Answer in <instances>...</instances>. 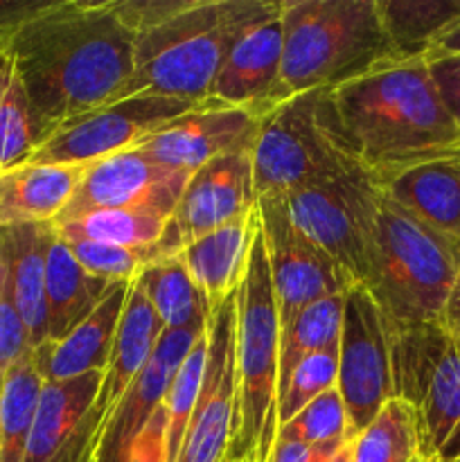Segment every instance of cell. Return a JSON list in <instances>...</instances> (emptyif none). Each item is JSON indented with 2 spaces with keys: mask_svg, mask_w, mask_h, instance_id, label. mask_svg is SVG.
Listing matches in <instances>:
<instances>
[{
  "mask_svg": "<svg viewBox=\"0 0 460 462\" xmlns=\"http://www.w3.org/2000/svg\"><path fill=\"white\" fill-rule=\"evenodd\" d=\"M374 5L400 61L427 59L437 39L460 21V0H374Z\"/></svg>",
  "mask_w": 460,
  "mask_h": 462,
  "instance_id": "27",
  "label": "cell"
},
{
  "mask_svg": "<svg viewBox=\"0 0 460 462\" xmlns=\"http://www.w3.org/2000/svg\"><path fill=\"white\" fill-rule=\"evenodd\" d=\"M133 41L111 0H52L14 30L3 54L27 95L39 147L113 102L133 72Z\"/></svg>",
  "mask_w": 460,
  "mask_h": 462,
  "instance_id": "1",
  "label": "cell"
},
{
  "mask_svg": "<svg viewBox=\"0 0 460 462\" xmlns=\"http://www.w3.org/2000/svg\"><path fill=\"white\" fill-rule=\"evenodd\" d=\"M431 75L436 79L437 90L449 108L451 117L460 129V54H449V57H433L427 59Z\"/></svg>",
  "mask_w": 460,
  "mask_h": 462,
  "instance_id": "40",
  "label": "cell"
},
{
  "mask_svg": "<svg viewBox=\"0 0 460 462\" xmlns=\"http://www.w3.org/2000/svg\"><path fill=\"white\" fill-rule=\"evenodd\" d=\"M373 183L431 228L460 239V147L374 171Z\"/></svg>",
  "mask_w": 460,
  "mask_h": 462,
  "instance_id": "19",
  "label": "cell"
},
{
  "mask_svg": "<svg viewBox=\"0 0 460 462\" xmlns=\"http://www.w3.org/2000/svg\"><path fill=\"white\" fill-rule=\"evenodd\" d=\"M350 462H440L427 449L419 413L392 397L377 418L352 438Z\"/></svg>",
  "mask_w": 460,
  "mask_h": 462,
  "instance_id": "29",
  "label": "cell"
},
{
  "mask_svg": "<svg viewBox=\"0 0 460 462\" xmlns=\"http://www.w3.org/2000/svg\"><path fill=\"white\" fill-rule=\"evenodd\" d=\"M336 386L345 404L352 436L363 431L395 397L391 329L363 284L352 287L343 302Z\"/></svg>",
  "mask_w": 460,
  "mask_h": 462,
  "instance_id": "9",
  "label": "cell"
},
{
  "mask_svg": "<svg viewBox=\"0 0 460 462\" xmlns=\"http://www.w3.org/2000/svg\"><path fill=\"white\" fill-rule=\"evenodd\" d=\"M104 373L43 382L23 462H90L97 442L95 415Z\"/></svg>",
  "mask_w": 460,
  "mask_h": 462,
  "instance_id": "15",
  "label": "cell"
},
{
  "mask_svg": "<svg viewBox=\"0 0 460 462\" xmlns=\"http://www.w3.org/2000/svg\"><path fill=\"white\" fill-rule=\"evenodd\" d=\"M350 458H352V440L345 442V445L341 447V451L334 456L332 462H350Z\"/></svg>",
  "mask_w": 460,
  "mask_h": 462,
  "instance_id": "44",
  "label": "cell"
},
{
  "mask_svg": "<svg viewBox=\"0 0 460 462\" xmlns=\"http://www.w3.org/2000/svg\"><path fill=\"white\" fill-rule=\"evenodd\" d=\"M255 230L257 206L251 215L185 244L180 251V262L206 298L210 314L237 291L246 271Z\"/></svg>",
  "mask_w": 460,
  "mask_h": 462,
  "instance_id": "22",
  "label": "cell"
},
{
  "mask_svg": "<svg viewBox=\"0 0 460 462\" xmlns=\"http://www.w3.org/2000/svg\"><path fill=\"white\" fill-rule=\"evenodd\" d=\"M449 54H460V21H455L454 25L437 39V43L433 45L431 54H428L427 59L449 57Z\"/></svg>",
  "mask_w": 460,
  "mask_h": 462,
  "instance_id": "43",
  "label": "cell"
},
{
  "mask_svg": "<svg viewBox=\"0 0 460 462\" xmlns=\"http://www.w3.org/2000/svg\"><path fill=\"white\" fill-rule=\"evenodd\" d=\"M282 21L280 5L273 14L244 32L221 63L207 102L224 106L246 108L266 116L273 106L284 102L282 81Z\"/></svg>",
  "mask_w": 460,
  "mask_h": 462,
  "instance_id": "17",
  "label": "cell"
},
{
  "mask_svg": "<svg viewBox=\"0 0 460 462\" xmlns=\"http://www.w3.org/2000/svg\"><path fill=\"white\" fill-rule=\"evenodd\" d=\"M442 320L446 341L413 406L422 420L428 454L446 462L460 458V296L454 293Z\"/></svg>",
  "mask_w": 460,
  "mask_h": 462,
  "instance_id": "20",
  "label": "cell"
},
{
  "mask_svg": "<svg viewBox=\"0 0 460 462\" xmlns=\"http://www.w3.org/2000/svg\"><path fill=\"white\" fill-rule=\"evenodd\" d=\"M129 287L131 282H115L97 310L68 337L61 341H45L32 350L43 382H68L88 373H104L129 298Z\"/></svg>",
  "mask_w": 460,
  "mask_h": 462,
  "instance_id": "21",
  "label": "cell"
},
{
  "mask_svg": "<svg viewBox=\"0 0 460 462\" xmlns=\"http://www.w3.org/2000/svg\"><path fill=\"white\" fill-rule=\"evenodd\" d=\"M3 66H5V63H3Z\"/></svg>",
  "mask_w": 460,
  "mask_h": 462,
  "instance_id": "49",
  "label": "cell"
},
{
  "mask_svg": "<svg viewBox=\"0 0 460 462\" xmlns=\"http://www.w3.org/2000/svg\"><path fill=\"white\" fill-rule=\"evenodd\" d=\"M88 165H27L0 174V228L52 224L79 188Z\"/></svg>",
  "mask_w": 460,
  "mask_h": 462,
  "instance_id": "25",
  "label": "cell"
},
{
  "mask_svg": "<svg viewBox=\"0 0 460 462\" xmlns=\"http://www.w3.org/2000/svg\"><path fill=\"white\" fill-rule=\"evenodd\" d=\"M188 174L165 170L138 147L90 162L66 210L52 221H68L108 208H158L174 215Z\"/></svg>",
  "mask_w": 460,
  "mask_h": 462,
  "instance_id": "14",
  "label": "cell"
},
{
  "mask_svg": "<svg viewBox=\"0 0 460 462\" xmlns=\"http://www.w3.org/2000/svg\"><path fill=\"white\" fill-rule=\"evenodd\" d=\"M460 271V239L410 215L377 188L373 264L365 284L391 332L445 316Z\"/></svg>",
  "mask_w": 460,
  "mask_h": 462,
  "instance_id": "5",
  "label": "cell"
},
{
  "mask_svg": "<svg viewBox=\"0 0 460 462\" xmlns=\"http://www.w3.org/2000/svg\"><path fill=\"white\" fill-rule=\"evenodd\" d=\"M446 462H460V458H455V460H446Z\"/></svg>",
  "mask_w": 460,
  "mask_h": 462,
  "instance_id": "47",
  "label": "cell"
},
{
  "mask_svg": "<svg viewBox=\"0 0 460 462\" xmlns=\"http://www.w3.org/2000/svg\"><path fill=\"white\" fill-rule=\"evenodd\" d=\"M3 63H5V54H0V68H3Z\"/></svg>",
  "mask_w": 460,
  "mask_h": 462,
  "instance_id": "46",
  "label": "cell"
},
{
  "mask_svg": "<svg viewBox=\"0 0 460 462\" xmlns=\"http://www.w3.org/2000/svg\"><path fill=\"white\" fill-rule=\"evenodd\" d=\"M262 116L246 108L201 102L149 135L140 152L156 165L192 176L198 167L228 153L251 152Z\"/></svg>",
  "mask_w": 460,
  "mask_h": 462,
  "instance_id": "13",
  "label": "cell"
},
{
  "mask_svg": "<svg viewBox=\"0 0 460 462\" xmlns=\"http://www.w3.org/2000/svg\"><path fill=\"white\" fill-rule=\"evenodd\" d=\"M257 217L278 305L280 328H287L302 310L314 302L343 296L356 287L345 271L293 224L282 197L257 199Z\"/></svg>",
  "mask_w": 460,
  "mask_h": 462,
  "instance_id": "10",
  "label": "cell"
},
{
  "mask_svg": "<svg viewBox=\"0 0 460 462\" xmlns=\"http://www.w3.org/2000/svg\"><path fill=\"white\" fill-rule=\"evenodd\" d=\"M278 5L280 0H189L183 12L135 34L133 72L111 104L135 95L206 102L239 36Z\"/></svg>",
  "mask_w": 460,
  "mask_h": 462,
  "instance_id": "3",
  "label": "cell"
},
{
  "mask_svg": "<svg viewBox=\"0 0 460 462\" xmlns=\"http://www.w3.org/2000/svg\"><path fill=\"white\" fill-rule=\"evenodd\" d=\"M61 239H90L122 248H153L167 237L171 215L158 208H108L52 224Z\"/></svg>",
  "mask_w": 460,
  "mask_h": 462,
  "instance_id": "28",
  "label": "cell"
},
{
  "mask_svg": "<svg viewBox=\"0 0 460 462\" xmlns=\"http://www.w3.org/2000/svg\"><path fill=\"white\" fill-rule=\"evenodd\" d=\"M350 440L352 438L341 442H327V445H300V442L275 440L269 462H332L334 456L341 451V447Z\"/></svg>",
  "mask_w": 460,
  "mask_h": 462,
  "instance_id": "41",
  "label": "cell"
},
{
  "mask_svg": "<svg viewBox=\"0 0 460 462\" xmlns=\"http://www.w3.org/2000/svg\"><path fill=\"white\" fill-rule=\"evenodd\" d=\"M43 377L32 350L3 374L0 386V462H23L39 409Z\"/></svg>",
  "mask_w": 460,
  "mask_h": 462,
  "instance_id": "31",
  "label": "cell"
},
{
  "mask_svg": "<svg viewBox=\"0 0 460 462\" xmlns=\"http://www.w3.org/2000/svg\"><path fill=\"white\" fill-rule=\"evenodd\" d=\"M189 5V0H111L113 12L133 34L161 25Z\"/></svg>",
  "mask_w": 460,
  "mask_h": 462,
  "instance_id": "38",
  "label": "cell"
},
{
  "mask_svg": "<svg viewBox=\"0 0 460 462\" xmlns=\"http://www.w3.org/2000/svg\"><path fill=\"white\" fill-rule=\"evenodd\" d=\"M0 386H3V377H0Z\"/></svg>",
  "mask_w": 460,
  "mask_h": 462,
  "instance_id": "48",
  "label": "cell"
},
{
  "mask_svg": "<svg viewBox=\"0 0 460 462\" xmlns=\"http://www.w3.org/2000/svg\"><path fill=\"white\" fill-rule=\"evenodd\" d=\"M280 316L257 217L235 296V420L225 462H269L278 440Z\"/></svg>",
  "mask_w": 460,
  "mask_h": 462,
  "instance_id": "6",
  "label": "cell"
},
{
  "mask_svg": "<svg viewBox=\"0 0 460 462\" xmlns=\"http://www.w3.org/2000/svg\"><path fill=\"white\" fill-rule=\"evenodd\" d=\"M251 158L257 199L368 171L347 140L329 88L291 95L262 116Z\"/></svg>",
  "mask_w": 460,
  "mask_h": 462,
  "instance_id": "7",
  "label": "cell"
},
{
  "mask_svg": "<svg viewBox=\"0 0 460 462\" xmlns=\"http://www.w3.org/2000/svg\"><path fill=\"white\" fill-rule=\"evenodd\" d=\"M207 329V328H206ZM206 329H165L143 373L131 382L124 395L99 424L90 462H129V451L152 415L162 406L171 379Z\"/></svg>",
  "mask_w": 460,
  "mask_h": 462,
  "instance_id": "16",
  "label": "cell"
},
{
  "mask_svg": "<svg viewBox=\"0 0 460 462\" xmlns=\"http://www.w3.org/2000/svg\"><path fill=\"white\" fill-rule=\"evenodd\" d=\"M284 97L400 63L374 0H280Z\"/></svg>",
  "mask_w": 460,
  "mask_h": 462,
  "instance_id": "4",
  "label": "cell"
},
{
  "mask_svg": "<svg viewBox=\"0 0 460 462\" xmlns=\"http://www.w3.org/2000/svg\"><path fill=\"white\" fill-rule=\"evenodd\" d=\"M332 97L347 140L368 174L460 147V129L427 59L379 68L334 88Z\"/></svg>",
  "mask_w": 460,
  "mask_h": 462,
  "instance_id": "2",
  "label": "cell"
},
{
  "mask_svg": "<svg viewBox=\"0 0 460 462\" xmlns=\"http://www.w3.org/2000/svg\"><path fill=\"white\" fill-rule=\"evenodd\" d=\"M235 296L207 319L201 388L174 462H225L235 420Z\"/></svg>",
  "mask_w": 460,
  "mask_h": 462,
  "instance_id": "12",
  "label": "cell"
},
{
  "mask_svg": "<svg viewBox=\"0 0 460 462\" xmlns=\"http://www.w3.org/2000/svg\"><path fill=\"white\" fill-rule=\"evenodd\" d=\"M206 352H207V334L198 337L192 350L180 364L179 373L171 379L165 395L167 411V462H174L179 456L180 442H183L185 429L192 418L194 404H197L198 388H201L203 370H206Z\"/></svg>",
  "mask_w": 460,
  "mask_h": 462,
  "instance_id": "34",
  "label": "cell"
},
{
  "mask_svg": "<svg viewBox=\"0 0 460 462\" xmlns=\"http://www.w3.org/2000/svg\"><path fill=\"white\" fill-rule=\"evenodd\" d=\"M257 206L251 152L228 153L198 167L171 215L185 244L251 215Z\"/></svg>",
  "mask_w": 460,
  "mask_h": 462,
  "instance_id": "18",
  "label": "cell"
},
{
  "mask_svg": "<svg viewBox=\"0 0 460 462\" xmlns=\"http://www.w3.org/2000/svg\"><path fill=\"white\" fill-rule=\"evenodd\" d=\"M30 337L14 298L7 264L0 260V377L30 352Z\"/></svg>",
  "mask_w": 460,
  "mask_h": 462,
  "instance_id": "37",
  "label": "cell"
},
{
  "mask_svg": "<svg viewBox=\"0 0 460 462\" xmlns=\"http://www.w3.org/2000/svg\"><path fill=\"white\" fill-rule=\"evenodd\" d=\"M135 282L152 302L165 329L180 332V329L207 328L210 307L185 271L180 253L144 266Z\"/></svg>",
  "mask_w": 460,
  "mask_h": 462,
  "instance_id": "30",
  "label": "cell"
},
{
  "mask_svg": "<svg viewBox=\"0 0 460 462\" xmlns=\"http://www.w3.org/2000/svg\"><path fill=\"white\" fill-rule=\"evenodd\" d=\"M338 383V346L307 356L293 368L280 391L278 429L300 413L307 404Z\"/></svg>",
  "mask_w": 460,
  "mask_h": 462,
  "instance_id": "36",
  "label": "cell"
},
{
  "mask_svg": "<svg viewBox=\"0 0 460 462\" xmlns=\"http://www.w3.org/2000/svg\"><path fill=\"white\" fill-rule=\"evenodd\" d=\"M293 224L318 244L354 284H368L373 264L377 185L368 171L318 180L282 194Z\"/></svg>",
  "mask_w": 460,
  "mask_h": 462,
  "instance_id": "8",
  "label": "cell"
},
{
  "mask_svg": "<svg viewBox=\"0 0 460 462\" xmlns=\"http://www.w3.org/2000/svg\"><path fill=\"white\" fill-rule=\"evenodd\" d=\"M113 284L90 275L54 230L48 248V262H45L48 341H61L81 320L88 319L111 291Z\"/></svg>",
  "mask_w": 460,
  "mask_h": 462,
  "instance_id": "26",
  "label": "cell"
},
{
  "mask_svg": "<svg viewBox=\"0 0 460 462\" xmlns=\"http://www.w3.org/2000/svg\"><path fill=\"white\" fill-rule=\"evenodd\" d=\"M162 332H165V328H162L161 319L133 280L120 325H117L111 356H108V364L104 368L97 402H95V415L99 418V424L115 409L131 382L143 373V368L156 350L158 341H161Z\"/></svg>",
  "mask_w": 460,
  "mask_h": 462,
  "instance_id": "23",
  "label": "cell"
},
{
  "mask_svg": "<svg viewBox=\"0 0 460 462\" xmlns=\"http://www.w3.org/2000/svg\"><path fill=\"white\" fill-rule=\"evenodd\" d=\"M455 296H460V271H458V282H455Z\"/></svg>",
  "mask_w": 460,
  "mask_h": 462,
  "instance_id": "45",
  "label": "cell"
},
{
  "mask_svg": "<svg viewBox=\"0 0 460 462\" xmlns=\"http://www.w3.org/2000/svg\"><path fill=\"white\" fill-rule=\"evenodd\" d=\"M54 237L52 224H25L0 228V260L7 264L14 298L30 337V347L48 341L45 310V262Z\"/></svg>",
  "mask_w": 460,
  "mask_h": 462,
  "instance_id": "24",
  "label": "cell"
},
{
  "mask_svg": "<svg viewBox=\"0 0 460 462\" xmlns=\"http://www.w3.org/2000/svg\"><path fill=\"white\" fill-rule=\"evenodd\" d=\"M52 0H0V54L18 25L45 9Z\"/></svg>",
  "mask_w": 460,
  "mask_h": 462,
  "instance_id": "42",
  "label": "cell"
},
{
  "mask_svg": "<svg viewBox=\"0 0 460 462\" xmlns=\"http://www.w3.org/2000/svg\"><path fill=\"white\" fill-rule=\"evenodd\" d=\"M129 462H167V411L165 402L152 415L129 451Z\"/></svg>",
  "mask_w": 460,
  "mask_h": 462,
  "instance_id": "39",
  "label": "cell"
},
{
  "mask_svg": "<svg viewBox=\"0 0 460 462\" xmlns=\"http://www.w3.org/2000/svg\"><path fill=\"white\" fill-rule=\"evenodd\" d=\"M347 438L354 436L350 431L338 386L316 397L311 404H307L300 413L293 415L278 429V440L300 442V445H327V442H341Z\"/></svg>",
  "mask_w": 460,
  "mask_h": 462,
  "instance_id": "35",
  "label": "cell"
},
{
  "mask_svg": "<svg viewBox=\"0 0 460 462\" xmlns=\"http://www.w3.org/2000/svg\"><path fill=\"white\" fill-rule=\"evenodd\" d=\"M197 104L156 95H135L97 108L45 140L30 162L36 165H90L140 147Z\"/></svg>",
  "mask_w": 460,
  "mask_h": 462,
  "instance_id": "11",
  "label": "cell"
},
{
  "mask_svg": "<svg viewBox=\"0 0 460 462\" xmlns=\"http://www.w3.org/2000/svg\"><path fill=\"white\" fill-rule=\"evenodd\" d=\"M343 302H345V293L323 298L302 310L287 328L280 329V391L302 359L338 346Z\"/></svg>",
  "mask_w": 460,
  "mask_h": 462,
  "instance_id": "32",
  "label": "cell"
},
{
  "mask_svg": "<svg viewBox=\"0 0 460 462\" xmlns=\"http://www.w3.org/2000/svg\"><path fill=\"white\" fill-rule=\"evenodd\" d=\"M39 149L30 102L12 63L0 68V174L27 165Z\"/></svg>",
  "mask_w": 460,
  "mask_h": 462,
  "instance_id": "33",
  "label": "cell"
}]
</instances>
